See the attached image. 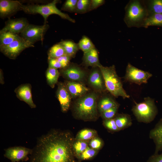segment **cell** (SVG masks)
<instances>
[{
  "label": "cell",
  "mask_w": 162,
  "mask_h": 162,
  "mask_svg": "<svg viewBox=\"0 0 162 162\" xmlns=\"http://www.w3.org/2000/svg\"><path fill=\"white\" fill-rule=\"evenodd\" d=\"M74 140L68 131L51 130L38 139L30 162H77L73 148Z\"/></svg>",
  "instance_id": "6da1fadb"
},
{
  "label": "cell",
  "mask_w": 162,
  "mask_h": 162,
  "mask_svg": "<svg viewBox=\"0 0 162 162\" xmlns=\"http://www.w3.org/2000/svg\"><path fill=\"white\" fill-rule=\"evenodd\" d=\"M98 94L94 92L78 98L74 105V111L76 116L85 120L95 119L98 115Z\"/></svg>",
  "instance_id": "7a4b0ae2"
},
{
  "label": "cell",
  "mask_w": 162,
  "mask_h": 162,
  "mask_svg": "<svg viewBox=\"0 0 162 162\" xmlns=\"http://www.w3.org/2000/svg\"><path fill=\"white\" fill-rule=\"evenodd\" d=\"M99 68L103 74L107 90L115 97H121L123 99L130 98V96L123 88L122 82L116 73L114 65L105 67L101 65Z\"/></svg>",
  "instance_id": "3957f363"
},
{
  "label": "cell",
  "mask_w": 162,
  "mask_h": 162,
  "mask_svg": "<svg viewBox=\"0 0 162 162\" xmlns=\"http://www.w3.org/2000/svg\"><path fill=\"white\" fill-rule=\"evenodd\" d=\"M148 11L141 1H130L125 8L124 21L129 27L143 26L148 16Z\"/></svg>",
  "instance_id": "277c9868"
},
{
  "label": "cell",
  "mask_w": 162,
  "mask_h": 162,
  "mask_svg": "<svg viewBox=\"0 0 162 162\" xmlns=\"http://www.w3.org/2000/svg\"><path fill=\"white\" fill-rule=\"evenodd\" d=\"M59 2V0H54L44 4H23L22 10L28 14H40L44 18V24H47L48 17L53 14L57 15L62 18L68 20L73 23L75 22L74 19L70 17L68 14L62 12L57 8L56 4Z\"/></svg>",
  "instance_id": "5b68a950"
},
{
  "label": "cell",
  "mask_w": 162,
  "mask_h": 162,
  "mask_svg": "<svg viewBox=\"0 0 162 162\" xmlns=\"http://www.w3.org/2000/svg\"><path fill=\"white\" fill-rule=\"evenodd\" d=\"M132 111L139 122L146 123L153 121L158 112L154 100L149 97L144 98L141 102L135 103Z\"/></svg>",
  "instance_id": "8992f818"
},
{
  "label": "cell",
  "mask_w": 162,
  "mask_h": 162,
  "mask_svg": "<svg viewBox=\"0 0 162 162\" xmlns=\"http://www.w3.org/2000/svg\"><path fill=\"white\" fill-rule=\"evenodd\" d=\"M34 44L21 36L8 45L0 46V51L5 56L15 59L26 48L34 47Z\"/></svg>",
  "instance_id": "52a82bcc"
},
{
  "label": "cell",
  "mask_w": 162,
  "mask_h": 162,
  "mask_svg": "<svg viewBox=\"0 0 162 162\" xmlns=\"http://www.w3.org/2000/svg\"><path fill=\"white\" fill-rule=\"evenodd\" d=\"M49 28V25L47 24L41 26L29 24L20 33V36L34 44L38 41H43Z\"/></svg>",
  "instance_id": "ba28073f"
},
{
  "label": "cell",
  "mask_w": 162,
  "mask_h": 162,
  "mask_svg": "<svg viewBox=\"0 0 162 162\" xmlns=\"http://www.w3.org/2000/svg\"><path fill=\"white\" fill-rule=\"evenodd\" d=\"M152 76L148 72L143 70L128 63L126 67L124 76L125 81L138 85L146 84Z\"/></svg>",
  "instance_id": "9c48e42d"
},
{
  "label": "cell",
  "mask_w": 162,
  "mask_h": 162,
  "mask_svg": "<svg viewBox=\"0 0 162 162\" xmlns=\"http://www.w3.org/2000/svg\"><path fill=\"white\" fill-rule=\"evenodd\" d=\"M60 75L67 80L82 82L86 78V72L80 67L70 64L66 68L59 70Z\"/></svg>",
  "instance_id": "30bf717a"
},
{
  "label": "cell",
  "mask_w": 162,
  "mask_h": 162,
  "mask_svg": "<svg viewBox=\"0 0 162 162\" xmlns=\"http://www.w3.org/2000/svg\"><path fill=\"white\" fill-rule=\"evenodd\" d=\"M32 152V149L25 147L14 146L6 149L4 155L12 162H18L27 160Z\"/></svg>",
  "instance_id": "8fae6325"
},
{
  "label": "cell",
  "mask_w": 162,
  "mask_h": 162,
  "mask_svg": "<svg viewBox=\"0 0 162 162\" xmlns=\"http://www.w3.org/2000/svg\"><path fill=\"white\" fill-rule=\"evenodd\" d=\"M22 5L23 4L18 1L0 0V17H8L20 10H22Z\"/></svg>",
  "instance_id": "7c38bea8"
},
{
  "label": "cell",
  "mask_w": 162,
  "mask_h": 162,
  "mask_svg": "<svg viewBox=\"0 0 162 162\" xmlns=\"http://www.w3.org/2000/svg\"><path fill=\"white\" fill-rule=\"evenodd\" d=\"M93 68L88 77V83L95 91L104 92L106 89L103 74L99 67Z\"/></svg>",
  "instance_id": "4fadbf2b"
},
{
  "label": "cell",
  "mask_w": 162,
  "mask_h": 162,
  "mask_svg": "<svg viewBox=\"0 0 162 162\" xmlns=\"http://www.w3.org/2000/svg\"><path fill=\"white\" fill-rule=\"evenodd\" d=\"M56 96L60 104L62 111L67 112L69 110L71 102V97L64 82L58 83Z\"/></svg>",
  "instance_id": "5bb4252c"
},
{
  "label": "cell",
  "mask_w": 162,
  "mask_h": 162,
  "mask_svg": "<svg viewBox=\"0 0 162 162\" xmlns=\"http://www.w3.org/2000/svg\"><path fill=\"white\" fill-rule=\"evenodd\" d=\"M32 86L29 83L20 85L15 88L14 92L17 98L27 104L31 108H35L36 105L32 99Z\"/></svg>",
  "instance_id": "9a60e30c"
},
{
  "label": "cell",
  "mask_w": 162,
  "mask_h": 162,
  "mask_svg": "<svg viewBox=\"0 0 162 162\" xmlns=\"http://www.w3.org/2000/svg\"><path fill=\"white\" fill-rule=\"evenodd\" d=\"M25 18L9 19L5 22V26L0 32H8L14 34L21 33L29 24Z\"/></svg>",
  "instance_id": "2e32d148"
},
{
  "label": "cell",
  "mask_w": 162,
  "mask_h": 162,
  "mask_svg": "<svg viewBox=\"0 0 162 162\" xmlns=\"http://www.w3.org/2000/svg\"><path fill=\"white\" fill-rule=\"evenodd\" d=\"M64 83L73 98L81 97L89 91V89L81 82L66 80Z\"/></svg>",
  "instance_id": "e0dca14e"
},
{
  "label": "cell",
  "mask_w": 162,
  "mask_h": 162,
  "mask_svg": "<svg viewBox=\"0 0 162 162\" xmlns=\"http://www.w3.org/2000/svg\"><path fill=\"white\" fill-rule=\"evenodd\" d=\"M149 137L153 140L155 145L154 154L162 151V118L151 130Z\"/></svg>",
  "instance_id": "ac0fdd59"
},
{
  "label": "cell",
  "mask_w": 162,
  "mask_h": 162,
  "mask_svg": "<svg viewBox=\"0 0 162 162\" xmlns=\"http://www.w3.org/2000/svg\"><path fill=\"white\" fill-rule=\"evenodd\" d=\"M83 63L86 66L93 68L99 67L101 65L99 60L98 52L95 47L84 53Z\"/></svg>",
  "instance_id": "d6986e66"
},
{
  "label": "cell",
  "mask_w": 162,
  "mask_h": 162,
  "mask_svg": "<svg viewBox=\"0 0 162 162\" xmlns=\"http://www.w3.org/2000/svg\"><path fill=\"white\" fill-rule=\"evenodd\" d=\"M116 125L119 130L130 126L132 121L130 116L127 114H117L114 118Z\"/></svg>",
  "instance_id": "ffe728a7"
},
{
  "label": "cell",
  "mask_w": 162,
  "mask_h": 162,
  "mask_svg": "<svg viewBox=\"0 0 162 162\" xmlns=\"http://www.w3.org/2000/svg\"><path fill=\"white\" fill-rule=\"evenodd\" d=\"M59 71L56 68L48 67L45 72L46 82L52 88H54L57 83L60 75Z\"/></svg>",
  "instance_id": "44dd1931"
},
{
  "label": "cell",
  "mask_w": 162,
  "mask_h": 162,
  "mask_svg": "<svg viewBox=\"0 0 162 162\" xmlns=\"http://www.w3.org/2000/svg\"><path fill=\"white\" fill-rule=\"evenodd\" d=\"M118 105L113 98L106 96L102 98L99 101L98 108L100 113Z\"/></svg>",
  "instance_id": "7402d4cb"
},
{
  "label": "cell",
  "mask_w": 162,
  "mask_h": 162,
  "mask_svg": "<svg viewBox=\"0 0 162 162\" xmlns=\"http://www.w3.org/2000/svg\"><path fill=\"white\" fill-rule=\"evenodd\" d=\"M62 46L65 54L74 58L79 50L77 44L70 40H63L60 42Z\"/></svg>",
  "instance_id": "603a6c76"
},
{
  "label": "cell",
  "mask_w": 162,
  "mask_h": 162,
  "mask_svg": "<svg viewBox=\"0 0 162 162\" xmlns=\"http://www.w3.org/2000/svg\"><path fill=\"white\" fill-rule=\"evenodd\" d=\"M151 26H162V13L152 14L148 16L142 26L147 28Z\"/></svg>",
  "instance_id": "cb8c5ba5"
},
{
  "label": "cell",
  "mask_w": 162,
  "mask_h": 162,
  "mask_svg": "<svg viewBox=\"0 0 162 162\" xmlns=\"http://www.w3.org/2000/svg\"><path fill=\"white\" fill-rule=\"evenodd\" d=\"M66 54L64 49L60 42L52 46L47 52L48 59L56 58Z\"/></svg>",
  "instance_id": "d4e9b609"
},
{
  "label": "cell",
  "mask_w": 162,
  "mask_h": 162,
  "mask_svg": "<svg viewBox=\"0 0 162 162\" xmlns=\"http://www.w3.org/2000/svg\"><path fill=\"white\" fill-rule=\"evenodd\" d=\"M20 37L8 32H0V46L8 45Z\"/></svg>",
  "instance_id": "484cf974"
},
{
  "label": "cell",
  "mask_w": 162,
  "mask_h": 162,
  "mask_svg": "<svg viewBox=\"0 0 162 162\" xmlns=\"http://www.w3.org/2000/svg\"><path fill=\"white\" fill-rule=\"evenodd\" d=\"M96 132L94 130L85 129L80 131L76 135L75 140L87 141L95 137Z\"/></svg>",
  "instance_id": "4316f807"
},
{
  "label": "cell",
  "mask_w": 162,
  "mask_h": 162,
  "mask_svg": "<svg viewBox=\"0 0 162 162\" xmlns=\"http://www.w3.org/2000/svg\"><path fill=\"white\" fill-rule=\"evenodd\" d=\"M87 141L74 139L73 148L75 156L78 158L88 147Z\"/></svg>",
  "instance_id": "83f0119b"
},
{
  "label": "cell",
  "mask_w": 162,
  "mask_h": 162,
  "mask_svg": "<svg viewBox=\"0 0 162 162\" xmlns=\"http://www.w3.org/2000/svg\"><path fill=\"white\" fill-rule=\"evenodd\" d=\"M79 49L84 53L87 52L95 48L91 40L86 36H83L77 44Z\"/></svg>",
  "instance_id": "f1b7e54d"
},
{
  "label": "cell",
  "mask_w": 162,
  "mask_h": 162,
  "mask_svg": "<svg viewBox=\"0 0 162 162\" xmlns=\"http://www.w3.org/2000/svg\"><path fill=\"white\" fill-rule=\"evenodd\" d=\"M91 0H78L75 13L77 14H84L90 11Z\"/></svg>",
  "instance_id": "f546056e"
},
{
  "label": "cell",
  "mask_w": 162,
  "mask_h": 162,
  "mask_svg": "<svg viewBox=\"0 0 162 162\" xmlns=\"http://www.w3.org/2000/svg\"><path fill=\"white\" fill-rule=\"evenodd\" d=\"M149 10L151 14L162 13V0L151 1Z\"/></svg>",
  "instance_id": "4dcf8cb0"
},
{
  "label": "cell",
  "mask_w": 162,
  "mask_h": 162,
  "mask_svg": "<svg viewBox=\"0 0 162 162\" xmlns=\"http://www.w3.org/2000/svg\"><path fill=\"white\" fill-rule=\"evenodd\" d=\"M98 151L88 147L78 158L82 160L90 159L96 155Z\"/></svg>",
  "instance_id": "1f68e13d"
},
{
  "label": "cell",
  "mask_w": 162,
  "mask_h": 162,
  "mask_svg": "<svg viewBox=\"0 0 162 162\" xmlns=\"http://www.w3.org/2000/svg\"><path fill=\"white\" fill-rule=\"evenodd\" d=\"M119 105L114 106L108 110L100 113L102 117L105 119H108L114 118L117 115Z\"/></svg>",
  "instance_id": "d6a6232c"
},
{
  "label": "cell",
  "mask_w": 162,
  "mask_h": 162,
  "mask_svg": "<svg viewBox=\"0 0 162 162\" xmlns=\"http://www.w3.org/2000/svg\"><path fill=\"white\" fill-rule=\"evenodd\" d=\"M77 0H67L61 8L62 10L70 12H76Z\"/></svg>",
  "instance_id": "836d02e7"
},
{
  "label": "cell",
  "mask_w": 162,
  "mask_h": 162,
  "mask_svg": "<svg viewBox=\"0 0 162 162\" xmlns=\"http://www.w3.org/2000/svg\"><path fill=\"white\" fill-rule=\"evenodd\" d=\"M103 124L106 128L111 131L115 132L119 130L116 125L114 118L104 120Z\"/></svg>",
  "instance_id": "e575fe53"
},
{
  "label": "cell",
  "mask_w": 162,
  "mask_h": 162,
  "mask_svg": "<svg viewBox=\"0 0 162 162\" xmlns=\"http://www.w3.org/2000/svg\"><path fill=\"white\" fill-rule=\"evenodd\" d=\"M103 143L102 140L100 138L95 137L90 141L89 145L90 147L98 150L103 146Z\"/></svg>",
  "instance_id": "d590c367"
},
{
  "label": "cell",
  "mask_w": 162,
  "mask_h": 162,
  "mask_svg": "<svg viewBox=\"0 0 162 162\" xmlns=\"http://www.w3.org/2000/svg\"><path fill=\"white\" fill-rule=\"evenodd\" d=\"M71 58L70 56L65 54L56 59L61 65L62 68H66L69 64Z\"/></svg>",
  "instance_id": "8d00e7d4"
},
{
  "label": "cell",
  "mask_w": 162,
  "mask_h": 162,
  "mask_svg": "<svg viewBox=\"0 0 162 162\" xmlns=\"http://www.w3.org/2000/svg\"><path fill=\"white\" fill-rule=\"evenodd\" d=\"M48 67L56 69H61L62 68L61 65L56 58H50L48 59Z\"/></svg>",
  "instance_id": "74e56055"
},
{
  "label": "cell",
  "mask_w": 162,
  "mask_h": 162,
  "mask_svg": "<svg viewBox=\"0 0 162 162\" xmlns=\"http://www.w3.org/2000/svg\"><path fill=\"white\" fill-rule=\"evenodd\" d=\"M105 2L104 0H91L90 11L95 9L104 4Z\"/></svg>",
  "instance_id": "f35d334b"
},
{
  "label": "cell",
  "mask_w": 162,
  "mask_h": 162,
  "mask_svg": "<svg viewBox=\"0 0 162 162\" xmlns=\"http://www.w3.org/2000/svg\"><path fill=\"white\" fill-rule=\"evenodd\" d=\"M148 162H162V153L154 154L150 157Z\"/></svg>",
  "instance_id": "ab89813d"
},
{
  "label": "cell",
  "mask_w": 162,
  "mask_h": 162,
  "mask_svg": "<svg viewBox=\"0 0 162 162\" xmlns=\"http://www.w3.org/2000/svg\"><path fill=\"white\" fill-rule=\"evenodd\" d=\"M0 83L2 85L4 83L3 73L1 69L0 70Z\"/></svg>",
  "instance_id": "60d3db41"
},
{
  "label": "cell",
  "mask_w": 162,
  "mask_h": 162,
  "mask_svg": "<svg viewBox=\"0 0 162 162\" xmlns=\"http://www.w3.org/2000/svg\"></svg>",
  "instance_id": "b9f144b4"
}]
</instances>
